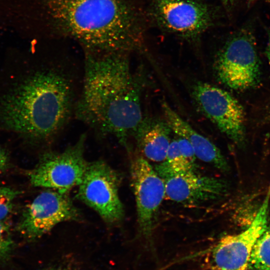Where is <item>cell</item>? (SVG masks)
Segmentation results:
<instances>
[{
    "mask_svg": "<svg viewBox=\"0 0 270 270\" xmlns=\"http://www.w3.org/2000/svg\"><path fill=\"white\" fill-rule=\"evenodd\" d=\"M74 64L46 58L0 100L3 126L30 140L48 142L74 114L80 91Z\"/></svg>",
    "mask_w": 270,
    "mask_h": 270,
    "instance_id": "obj_1",
    "label": "cell"
},
{
    "mask_svg": "<svg viewBox=\"0 0 270 270\" xmlns=\"http://www.w3.org/2000/svg\"><path fill=\"white\" fill-rule=\"evenodd\" d=\"M138 76L132 72L126 53L87 52L74 116L126 146L143 120Z\"/></svg>",
    "mask_w": 270,
    "mask_h": 270,
    "instance_id": "obj_2",
    "label": "cell"
},
{
    "mask_svg": "<svg viewBox=\"0 0 270 270\" xmlns=\"http://www.w3.org/2000/svg\"><path fill=\"white\" fill-rule=\"evenodd\" d=\"M55 26L88 52L126 53L142 48V13L133 0H42Z\"/></svg>",
    "mask_w": 270,
    "mask_h": 270,
    "instance_id": "obj_3",
    "label": "cell"
},
{
    "mask_svg": "<svg viewBox=\"0 0 270 270\" xmlns=\"http://www.w3.org/2000/svg\"><path fill=\"white\" fill-rule=\"evenodd\" d=\"M215 66L218 79L233 90H246L259 83L260 63L250 28H242L228 40L218 54Z\"/></svg>",
    "mask_w": 270,
    "mask_h": 270,
    "instance_id": "obj_4",
    "label": "cell"
},
{
    "mask_svg": "<svg viewBox=\"0 0 270 270\" xmlns=\"http://www.w3.org/2000/svg\"><path fill=\"white\" fill-rule=\"evenodd\" d=\"M86 138L83 134L64 151L42 154L36 166L28 172L30 184L62 192L79 186L88 164L84 156Z\"/></svg>",
    "mask_w": 270,
    "mask_h": 270,
    "instance_id": "obj_5",
    "label": "cell"
},
{
    "mask_svg": "<svg viewBox=\"0 0 270 270\" xmlns=\"http://www.w3.org/2000/svg\"><path fill=\"white\" fill-rule=\"evenodd\" d=\"M119 173L103 160L88 164L78 186V198L94 210L108 224L120 222L124 208L118 194Z\"/></svg>",
    "mask_w": 270,
    "mask_h": 270,
    "instance_id": "obj_6",
    "label": "cell"
},
{
    "mask_svg": "<svg viewBox=\"0 0 270 270\" xmlns=\"http://www.w3.org/2000/svg\"><path fill=\"white\" fill-rule=\"evenodd\" d=\"M149 12L160 28L190 40L198 39L214 21L212 9L196 0H152Z\"/></svg>",
    "mask_w": 270,
    "mask_h": 270,
    "instance_id": "obj_7",
    "label": "cell"
},
{
    "mask_svg": "<svg viewBox=\"0 0 270 270\" xmlns=\"http://www.w3.org/2000/svg\"><path fill=\"white\" fill-rule=\"evenodd\" d=\"M68 192L48 190L38 195L25 208L18 224L21 236L34 241L62 222L80 220V213Z\"/></svg>",
    "mask_w": 270,
    "mask_h": 270,
    "instance_id": "obj_8",
    "label": "cell"
},
{
    "mask_svg": "<svg viewBox=\"0 0 270 270\" xmlns=\"http://www.w3.org/2000/svg\"><path fill=\"white\" fill-rule=\"evenodd\" d=\"M270 186L250 226L242 232L222 236L208 252L211 270H246L256 241L267 228Z\"/></svg>",
    "mask_w": 270,
    "mask_h": 270,
    "instance_id": "obj_9",
    "label": "cell"
},
{
    "mask_svg": "<svg viewBox=\"0 0 270 270\" xmlns=\"http://www.w3.org/2000/svg\"><path fill=\"white\" fill-rule=\"evenodd\" d=\"M192 96L203 114L238 146L246 141V118L242 106L226 91L204 82H198Z\"/></svg>",
    "mask_w": 270,
    "mask_h": 270,
    "instance_id": "obj_10",
    "label": "cell"
},
{
    "mask_svg": "<svg viewBox=\"0 0 270 270\" xmlns=\"http://www.w3.org/2000/svg\"><path fill=\"white\" fill-rule=\"evenodd\" d=\"M130 171L139 232L143 238L150 240L166 196L165 183L144 156H137L132 160Z\"/></svg>",
    "mask_w": 270,
    "mask_h": 270,
    "instance_id": "obj_11",
    "label": "cell"
},
{
    "mask_svg": "<svg viewBox=\"0 0 270 270\" xmlns=\"http://www.w3.org/2000/svg\"><path fill=\"white\" fill-rule=\"evenodd\" d=\"M168 198L186 206H196L226 196L229 186L224 180L199 174L195 170L162 178Z\"/></svg>",
    "mask_w": 270,
    "mask_h": 270,
    "instance_id": "obj_12",
    "label": "cell"
},
{
    "mask_svg": "<svg viewBox=\"0 0 270 270\" xmlns=\"http://www.w3.org/2000/svg\"><path fill=\"white\" fill-rule=\"evenodd\" d=\"M162 108L164 120L172 131L190 142L196 158L222 172L230 170L227 160L214 143L194 130L166 102L162 101Z\"/></svg>",
    "mask_w": 270,
    "mask_h": 270,
    "instance_id": "obj_13",
    "label": "cell"
},
{
    "mask_svg": "<svg viewBox=\"0 0 270 270\" xmlns=\"http://www.w3.org/2000/svg\"><path fill=\"white\" fill-rule=\"evenodd\" d=\"M171 132L165 120L149 119L142 120L134 136L140 150L147 159L161 162L166 158Z\"/></svg>",
    "mask_w": 270,
    "mask_h": 270,
    "instance_id": "obj_14",
    "label": "cell"
},
{
    "mask_svg": "<svg viewBox=\"0 0 270 270\" xmlns=\"http://www.w3.org/2000/svg\"><path fill=\"white\" fill-rule=\"evenodd\" d=\"M158 175L163 178L174 174L195 170L182 156L176 139L171 140L166 160L155 168Z\"/></svg>",
    "mask_w": 270,
    "mask_h": 270,
    "instance_id": "obj_15",
    "label": "cell"
},
{
    "mask_svg": "<svg viewBox=\"0 0 270 270\" xmlns=\"http://www.w3.org/2000/svg\"><path fill=\"white\" fill-rule=\"evenodd\" d=\"M250 270H270V226L256 241L248 266Z\"/></svg>",
    "mask_w": 270,
    "mask_h": 270,
    "instance_id": "obj_16",
    "label": "cell"
},
{
    "mask_svg": "<svg viewBox=\"0 0 270 270\" xmlns=\"http://www.w3.org/2000/svg\"><path fill=\"white\" fill-rule=\"evenodd\" d=\"M14 242L9 225L0 221V264L9 260L12 254Z\"/></svg>",
    "mask_w": 270,
    "mask_h": 270,
    "instance_id": "obj_17",
    "label": "cell"
},
{
    "mask_svg": "<svg viewBox=\"0 0 270 270\" xmlns=\"http://www.w3.org/2000/svg\"><path fill=\"white\" fill-rule=\"evenodd\" d=\"M20 193L18 190L0 186V221H6L12 213L14 201Z\"/></svg>",
    "mask_w": 270,
    "mask_h": 270,
    "instance_id": "obj_18",
    "label": "cell"
},
{
    "mask_svg": "<svg viewBox=\"0 0 270 270\" xmlns=\"http://www.w3.org/2000/svg\"><path fill=\"white\" fill-rule=\"evenodd\" d=\"M80 268L74 258L65 256L52 260L40 270H80Z\"/></svg>",
    "mask_w": 270,
    "mask_h": 270,
    "instance_id": "obj_19",
    "label": "cell"
},
{
    "mask_svg": "<svg viewBox=\"0 0 270 270\" xmlns=\"http://www.w3.org/2000/svg\"><path fill=\"white\" fill-rule=\"evenodd\" d=\"M180 152L186 162L195 168L196 156L190 142L185 138L178 136L176 138Z\"/></svg>",
    "mask_w": 270,
    "mask_h": 270,
    "instance_id": "obj_20",
    "label": "cell"
},
{
    "mask_svg": "<svg viewBox=\"0 0 270 270\" xmlns=\"http://www.w3.org/2000/svg\"><path fill=\"white\" fill-rule=\"evenodd\" d=\"M8 165V156L5 150L0 146V173L6 170Z\"/></svg>",
    "mask_w": 270,
    "mask_h": 270,
    "instance_id": "obj_21",
    "label": "cell"
},
{
    "mask_svg": "<svg viewBox=\"0 0 270 270\" xmlns=\"http://www.w3.org/2000/svg\"><path fill=\"white\" fill-rule=\"evenodd\" d=\"M268 40L266 48V55L270 66V30L268 32Z\"/></svg>",
    "mask_w": 270,
    "mask_h": 270,
    "instance_id": "obj_22",
    "label": "cell"
},
{
    "mask_svg": "<svg viewBox=\"0 0 270 270\" xmlns=\"http://www.w3.org/2000/svg\"><path fill=\"white\" fill-rule=\"evenodd\" d=\"M226 8H230L238 2V0H220Z\"/></svg>",
    "mask_w": 270,
    "mask_h": 270,
    "instance_id": "obj_23",
    "label": "cell"
},
{
    "mask_svg": "<svg viewBox=\"0 0 270 270\" xmlns=\"http://www.w3.org/2000/svg\"><path fill=\"white\" fill-rule=\"evenodd\" d=\"M250 2L262 1L270 4V0H248Z\"/></svg>",
    "mask_w": 270,
    "mask_h": 270,
    "instance_id": "obj_24",
    "label": "cell"
},
{
    "mask_svg": "<svg viewBox=\"0 0 270 270\" xmlns=\"http://www.w3.org/2000/svg\"><path fill=\"white\" fill-rule=\"evenodd\" d=\"M267 117L268 120H270V112H269V114H268Z\"/></svg>",
    "mask_w": 270,
    "mask_h": 270,
    "instance_id": "obj_25",
    "label": "cell"
}]
</instances>
